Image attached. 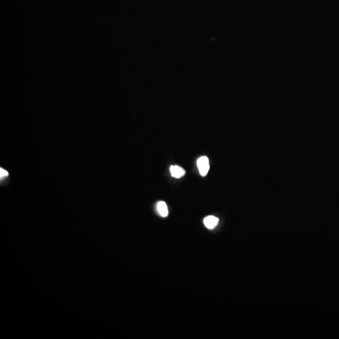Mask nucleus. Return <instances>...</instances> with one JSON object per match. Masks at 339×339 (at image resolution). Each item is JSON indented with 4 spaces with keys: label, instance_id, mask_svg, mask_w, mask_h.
<instances>
[{
    "label": "nucleus",
    "instance_id": "1",
    "mask_svg": "<svg viewBox=\"0 0 339 339\" xmlns=\"http://www.w3.org/2000/svg\"><path fill=\"white\" fill-rule=\"evenodd\" d=\"M197 164L201 176L205 177L210 169L209 158L205 156L201 157L198 159Z\"/></svg>",
    "mask_w": 339,
    "mask_h": 339
},
{
    "label": "nucleus",
    "instance_id": "2",
    "mask_svg": "<svg viewBox=\"0 0 339 339\" xmlns=\"http://www.w3.org/2000/svg\"><path fill=\"white\" fill-rule=\"evenodd\" d=\"M218 222L219 219L213 216H207L204 219V224L205 226L209 229H212L214 227H216Z\"/></svg>",
    "mask_w": 339,
    "mask_h": 339
},
{
    "label": "nucleus",
    "instance_id": "3",
    "mask_svg": "<svg viewBox=\"0 0 339 339\" xmlns=\"http://www.w3.org/2000/svg\"><path fill=\"white\" fill-rule=\"evenodd\" d=\"M171 176L176 178H180L185 174V170L177 165H172L170 168Z\"/></svg>",
    "mask_w": 339,
    "mask_h": 339
},
{
    "label": "nucleus",
    "instance_id": "4",
    "mask_svg": "<svg viewBox=\"0 0 339 339\" xmlns=\"http://www.w3.org/2000/svg\"><path fill=\"white\" fill-rule=\"evenodd\" d=\"M157 210L161 216L166 217L168 216V207L165 202L161 201L158 202L157 204Z\"/></svg>",
    "mask_w": 339,
    "mask_h": 339
},
{
    "label": "nucleus",
    "instance_id": "5",
    "mask_svg": "<svg viewBox=\"0 0 339 339\" xmlns=\"http://www.w3.org/2000/svg\"><path fill=\"white\" fill-rule=\"evenodd\" d=\"M1 174V179H2V178H4V177H7V176L8 175V171H6V170H4V169H2V168H1V174Z\"/></svg>",
    "mask_w": 339,
    "mask_h": 339
}]
</instances>
